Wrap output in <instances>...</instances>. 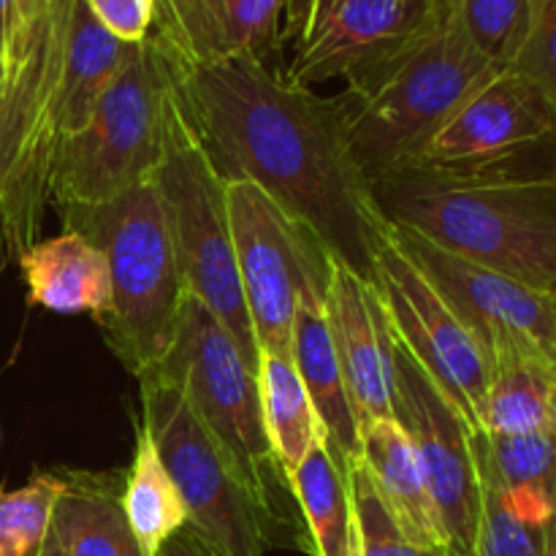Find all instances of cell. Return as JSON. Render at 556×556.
Here are the masks:
<instances>
[{
  "mask_svg": "<svg viewBox=\"0 0 556 556\" xmlns=\"http://www.w3.org/2000/svg\"><path fill=\"white\" fill-rule=\"evenodd\" d=\"M556 427V383L525 364L492 367L481 410V432L497 438L546 432Z\"/></svg>",
  "mask_w": 556,
  "mask_h": 556,
  "instance_id": "obj_26",
  "label": "cell"
},
{
  "mask_svg": "<svg viewBox=\"0 0 556 556\" xmlns=\"http://www.w3.org/2000/svg\"><path fill=\"white\" fill-rule=\"evenodd\" d=\"M258 391L264 427L271 451L291 483L313 445L326 434L313 400L288 356L261 353L258 356Z\"/></svg>",
  "mask_w": 556,
  "mask_h": 556,
  "instance_id": "obj_24",
  "label": "cell"
},
{
  "mask_svg": "<svg viewBox=\"0 0 556 556\" xmlns=\"http://www.w3.org/2000/svg\"><path fill=\"white\" fill-rule=\"evenodd\" d=\"M508 71L530 81L556 119V0H535L525 43Z\"/></svg>",
  "mask_w": 556,
  "mask_h": 556,
  "instance_id": "obj_33",
  "label": "cell"
},
{
  "mask_svg": "<svg viewBox=\"0 0 556 556\" xmlns=\"http://www.w3.org/2000/svg\"><path fill=\"white\" fill-rule=\"evenodd\" d=\"M324 304L358 429L396 418L394 331L378 288L331 258Z\"/></svg>",
  "mask_w": 556,
  "mask_h": 556,
  "instance_id": "obj_16",
  "label": "cell"
},
{
  "mask_svg": "<svg viewBox=\"0 0 556 556\" xmlns=\"http://www.w3.org/2000/svg\"><path fill=\"white\" fill-rule=\"evenodd\" d=\"M358 462L402 532L418 546L448 556L421 459L396 418L364 424Z\"/></svg>",
  "mask_w": 556,
  "mask_h": 556,
  "instance_id": "obj_17",
  "label": "cell"
},
{
  "mask_svg": "<svg viewBox=\"0 0 556 556\" xmlns=\"http://www.w3.org/2000/svg\"><path fill=\"white\" fill-rule=\"evenodd\" d=\"M394 407L396 421L421 459L445 552L448 556H472L483 516V483L476 454L478 432L396 340Z\"/></svg>",
  "mask_w": 556,
  "mask_h": 556,
  "instance_id": "obj_12",
  "label": "cell"
},
{
  "mask_svg": "<svg viewBox=\"0 0 556 556\" xmlns=\"http://www.w3.org/2000/svg\"><path fill=\"white\" fill-rule=\"evenodd\" d=\"M36 556H65L63 546H60V541H58V538H54V532H52V530H49L47 541L41 543V548H38V554H36Z\"/></svg>",
  "mask_w": 556,
  "mask_h": 556,
  "instance_id": "obj_38",
  "label": "cell"
},
{
  "mask_svg": "<svg viewBox=\"0 0 556 556\" xmlns=\"http://www.w3.org/2000/svg\"><path fill=\"white\" fill-rule=\"evenodd\" d=\"M556 144V119L541 92L514 71H500L467 98L407 166L434 172H497L525 166V157Z\"/></svg>",
  "mask_w": 556,
  "mask_h": 556,
  "instance_id": "obj_15",
  "label": "cell"
},
{
  "mask_svg": "<svg viewBox=\"0 0 556 556\" xmlns=\"http://www.w3.org/2000/svg\"><path fill=\"white\" fill-rule=\"evenodd\" d=\"M90 14L123 43H141L155 27V0H81Z\"/></svg>",
  "mask_w": 556,
  "mask_h": 556,
  "instance_id": "obj_34",
  "label": "cell"
},
{
  "mask_svg": "<svg viewBox=\"0 0 556 556\" xmlns=\"http://www.w3.org/2000/svg\"><path fill=\"white\" fill-rule=\"evenodd\" d=\"M372 195L391 226L556 293V161L472 174L402 166L375 177Z\"/></svg>",
  "mask_w": 556,
  "mask_h": 556,
  "instance_id": "obj_2",
  "label": "cell"
},
{
  "mask_svg": "<svg viewBox=\"0 0 556 556\" xmlns=\"http://www.w3.org/2000/svg\"><path fill=\"white\" fill-rule=\"evenodd\" d=\"M424 3H432V0H424Z\"/></svg>",
  "mask_w": 556,
  "mask_h": 556,
  "instance_id": "obj_41",
  "label": "cell"
},
{
  "mask_svg": "<svg viewBox=\"0 0 556 556\" xmlns=\"http://www.w3.org/2000/svg\"><path fill=\"white\" fill-rule=\"evenodd\" d=\"M71 0H47L14 58L0 90V244L20 258L38 242L52 204V172L63 144L58 123L65 25Z\"/></svg>",
  "mask_w": 556,
  "mask_h": 556,
  "instance_id": "obj_6",
  "label": "cell"
},
{
  "mask_svg": "<svg viewBox=\"0 0 556 556\" xmlns=\"http://www.w3.org/2000/svg\"><path fill=\"white\" fill-rule=\"evenodd\" d=\"M58 212L68 231L106 255L112 302L96 324L119 364L141 378L174 348L188 302L157 188L147 182L109 204L58 206Z\"/></svg>",
  "mask_w": 556,
  "mask_h": 556,
  "instance_id": "obj_4",
  "label": "cell"
},
{
  "mask_svg": "<svg viewBox=\"0 0 556 556\" xmlns=\"http://www.w3.org/2000/svg\"><path fill=\"white\" fill-rule=\"evenodd\" d=\"M0 90H3V49H0Z\"/></svg>",
  "mask_w": 556,
  "mask_h": 556,
  "instance_id": "obj_39",
  "label": "cell"
},
{
  "mask_svg": "<svg viewBox=\"0 0 556 556\" xmlns=\"http://www.w3.org/2000/svg\"><path fill=\"white\" fill-rule=\"evenodd\" d=\"M152 185L166 210L188 296L220 320L244 362L258 372V345L239 282L226 179L206 152L185 98Z\"/></svg>",
  "mask_w": 556,
  "mask_h": 556,
  "instance_id": "obj_9",
  "label": "cell"
},
{
  "mask_svg": "<svg viewBox=\"0 0 556 556\" xmlns=\"http://www.w3.org/2000/svg\"><path fill=\"white\" fill-rule=\"evenodd\" d=\"M119 503H123L130 530L150 556L161 554L163 543L188 525V508L144 424L136 432L134 462L123 483Z\"/></svg>",
  "mask_w": 556,
  "mask_h": 556,
  "instance_id": "obj_25",
  "label": "cell"
},
{
  "mask_svg": "<svg viewBox=\"0 0 556 556\" xmlns=\"http://www.w3.org/2000/svg\"><path fill=\"white\" fill-rule=\"evenodd\" d=\"M157 556H226L212 541H206L195 527L185 525L177 535L163 543Z\"/></svg>",
  "mask_w": 556,
  "mask_h": 556,
  "instance_id": "obj_36",
  "label": "cell"
},
{
  "mask_svg": "<svg viewBox=\"0 0 556 556\" xmlns=\"http://www.w3.org/2000/svg\"><path fill=\"white\" fill-rule=\"evenodd\" d=\"M141 383V424L188 508V525L226 556H264L275 546L313 552L309 541L271 514L239 478L226 451L195 418L179 386L161 372Z\"/></svg>",
  "mask_w": 556,
  "mask_h": 556,
  "instance_id": "obj_8",
  "label": "cell"
},
{
  "mask_svg": "<svg viewBox=\"0 0 556 556\" xmlns=\"http://www.w3.org/2000/svg\"><path fill=\"white\" fill-rule=\"evenodd\" d=\"M226 195L239 282L258 356L277 353L291 358L299 293L307 286H329L331 255L258 185L226 179Z\"/></svg>",
  "mask_w": 556,
  "mask_h": 556,
  "instance_id": "obj_10",
  "label": "cell"
},
{
  "mask_svg": "<svg viewBox=\"0 0 556 556\" xmlns=\"http://www.w3.org/2000/svg\"><path fill=\"white\" fill-rule=\"evenodd\" d=\"M552 299H554V307H556V293H554V296H552Z\"/></svg>",
  "mask_w": 556,
  "mask_h": 556,
  "instance_id": "obj_40",
  "label": "cell"
},
{
  "mask_svg": "<svg viewBox=\"0 0 556 556\" xmlns=\"http://www.w3.org/2000/svg\"><path fill=\"white\" fill-rule=\"evenodd\" d=\"M462 22L456 0L427 20L337 96L353 152L369 179L407 166L445 119L500 74Z\"/></svg>",
  "mask_w": 556,
  "mask_h": 556,
  "instance_id": "obj_3",
  "label": "cell"
},
{
  "mask_svg": "<svg viewBox=\"0 0 556 556\" xmlns=\"http://www.w3.org/2000/svg\"><path fill=\"white\" fill-rule=\"evenodd\" d=\"M348 472H351L353 503H356L358 530H362V556H445L418 546L402 532V527L375 492L362 462H348Z\"/></svg>",
  "mask_w": 556,
  "mask_h": 556,
  "instance_id": "obj_32",
  "label": "cell"
},
{
  "mask_svg": "<svg viewBox=\"0 0 556 556\" xmlns=\"http://www.w3.org/2000/svg\"><path fill=\"white\" fill-rule=\"evenodd\" d=\"M315 556H362L356 503L348 459L329 434L313 445L291 478Z\"/></svg>",
  "mask_w": 556,
  "mask_h": 556,
  "instance_id": "obj_21",
  "label": "cell"
},
{
  "mask_svg": "<svg viewBox=\"0 0 556 556\" xmlns=\"http://www.w3.org/2000/svg\"><path fill=\"white\" fill-rule=\"evenodd\" d=\"M391 233L472 331L489 367L525 364L556 383V307L548 293L445 253L407 228L391 226Z\"/></svg>",
  "mask_w": 556,
  "mask_h": 556,
  "instance_id": "obj_11",
  "label": "cell"
},
{
  "mask_svg": "<svg viewBox=\"0 0 556 556\" xmlns=\"http://www.w3.org/2000/svg\"><path fill=\"white\" fill-rule=\"evenodd\" d=\"M372 286L383 299L394 340L427 369L467 424L481 432L483 400L492 380L486 353L438 288L407 258L394 233L380 250Z\"/></svg>",
  "mask_w": 556,
  "mask_h": 556,
  "instance_id": "obj_13",
  "label": "cell"
},
{
  "mask_svg": "<svg viewBox=\"0 0 556 556\" xmlns=\"http://www.w3.org/2000/svg\"><path fill=\"white\" fill-rule=\"evenodd\" d=\"M476 454L481 476L519 519L556 530V427L519 438L478 432Z\"/></svg>",
  "mask_w": 556,
  "mask_h": 556,
  "instance_id": "obj_20",
  "label": "cell"
},
{
  "mask_svg": "<svg viewBox=\"0 0 556 556\" xmlns=\"http://www.w3.org/2000/svg\"><path fill=\"white\" fill-rule=\"evenodd\" d=\"M182 109L177 58L150 36L92 109L79 134L60 144L49 199L54 206H96L152 182Z\"/></svg>",
  "mask_w": 556,
  "mask_h": 556,
  "instance_id": "obj_5",
  "label": "cell"
},
{
  "mask_svg": "<svg viewBox=\"0 0 556 556\" xmlns=\"http://www.w3.org/2000/svg\"><path fill=\"white\" fill-rule=\"evenodd\" d=\"M20 269L30 291V302L52 313L103 315L112 302L106 255L85 239L68 231L41 239L20 255Z\"/></svg>",
  "mask_w": 556,
  "mask_h": 556,
  "instance_id": "obj_19",
  "label": "cell"
},
{
  "mask_svg": "<svg viewBox=\"0 0 556 556\" xmlns=\"http://www.w3.org/2000/svg\"><path fill=\"white\" fill-rule=\"evenodd\" d=\"M434 3V0H432ZM424 0H291L280 49L286 81L313 90L353 79L400 47L432 11Z\"/></svg>",
  "mask_w": 556,
  "mask_h": 556,
  "instance_id": "obj_14",
  "label": "cell"
},
{
  "mask_svg": "<svg viewBox=\"0 0 556 556\" xmlns=\"http://www.w3.org/2000/svg\"><path fill=\"white\" fill-rule=\"evenodd\" d=\"M481 483L483 516L472 556H556L554 527H541L519 519L483 476Z\"/></svg>",
  "mask_w": 556,
  "mask_h": 556,
  "instance_id": "obj_31",
  "label": "cell"
},
{
  "mask_svg": "<svg viewBox=\"0 0 556 556\" xmlns=\"http://www.w3.org/2000/svg\"><path fill=\"white\" fill-rule=\"evenodd\" d=\"M123 489L109 476L74 472L54 505L52 532L65 556H150L125 519Z\"/></svg>",
  "mask_w": 556,
  "mask_h": 556,
  "instance_id": "obj_23",
  "label": "cell"
},
{
  "mask_svg": "<svg viewBox=\"0 0 556 556\" xmlns=\"http://www.w3.org/2000/svg\"><path fill=\"white\" fill-rule=\"evenodd\" d=\"M43 3L47 0H20V14H22V22H33L38 16V11L43 9Z\"/></svg>",
  "mask_w": 556,
  "mask_h": 556,
  "instance_id": "obj_37",
  "label": "cell"
},
{
  "mask_svg": "<svg viewBox=\"0 0 556 556\" xmlns=\"http://www.w3.org/2000/svg\"><path fill=\"white\" fill-rule=\"evenodd\" d=\"M177 65L185 106L223 179L258 185L331 258L375 282L391 223L353 152L337 98L291 85L255 58H177Z\"/></svg>",
  "mask_w": 556,
  "mask_h": 556,
  "instance_id": "obj_1",
  "label": "cell"
},
{
  "mask_svg": "<svg viewBox=\"0 0 556 556\" xmlns=\"http://www.w3.org/2000/svg\"><path fill=\"white\" fill-rule=\"evenodd\" d=\"M155 36L182 63L217 60V0H155Z\"/></svg>",
  "mask_w": 556,
  "mask_h": 556,
  "instance_id": "obj_30",
  "label": "cell"
},
{
  "mask_svg": "<svg viewBox=\"0 0 556 556\" xmlns=\"http://www.w3.org/2000/svg\"><path fill=\"white\" fill-rule=\"evenodd\" d=\"M150 372L166 375L179 386L195 418L226 451L244 486L309 541L307 527L296 525L291 516L296 497L266 434L258 372L244 362L220 320L188 296L174 348Z\"/></svg>",
  "mask_w": 556,
  "mask_h": 556,
  "instance_id": "obj_7",
  "label": "cell"
},
{
  "mask_svg": "<svg viewBox=\"0 0 556 556\" xmlns=\"http://www.w3.org/2000/svg\"><path fill=\"white\" fill-rule=\"evenodd\" d=\"M65 478L38 472L22 489L0 492V556H36L52 530Z\"/></svg>",
  "mask_w": 556,
  "mask_h": 556,
  "instance_id": "obj_27",
  "label": "cell"
},
{
  "mask_svg": "<svg viewBox=\"0 0 556 556\" xmlns=\"http://www.w3.org/2000/svg\"><path fill=\"white\" fill-rule=\"evenodd\" d=\"M291 0H217L220 58H255L280 49Z\"/></svg>",
  "mask_w": 556,
  "mask_h": 556,
  "instance_id": "obj_28",
  "label": "cell"
},
{
  "mask_svg": "<svg viewBox=\"0 0 556 556\" xmlns=\"http://www.w3.org/2000/svg\"><path fill=\"white\" fill-rule=\"evenodd\" d=\"M27 27L30 22H22L20 14V0H0V49H3V68L11 58L16 54V49L22 47L27 36Z\"/></svg>",
  "mask_w": 556,
  "mask_h": 556,
  "instance_id": "obj_35",
  "label": "cell"
},
{
  "mask_svg": "<svg viewBox=\"0 0 556 556\" xmlns=\"http://www.w3.org/2000/svg\"><path fill=\"white\" fill-rule=\"evenodd\" d=\"M535 0H456L472 41L500 68H508L525 43Z\"/></svg>",
  "mask_w": 556,
  "mask_h": 556,
  "instance_id": "obj_29",
  "label": "cell"
},
{
  "mask_svg": "<svg viewBox=\"0 0 556 556\" xmlns=\"http://www.w3.org/2000/svg\"><path fill=\"white\" fill-rule=\"evenodd\" d=\"M130 47L134 43L114 38L81 0H71L58 96V123L63 141L85 128L96 103L128 60Z\"/></svg>",
  "mask_w": 556,
  "mask_h": 556,
  "instance_id": "obj_22",
  "label": "cell"
},
{
  "mask_svg": "<svg viewBox=\"0 0 556 556\" xmlns=\"http://www.w3.org/2000/svg\"><path fill=\"white\" fill-rule=\"evenodd\" d=\"M326 288L307 286L299 293L296 318L291 331V362L313 400L326 434L334 440L348 462L362 454V429L342 380L340 358L326 318Z\"/></svg>",
  "mask_w": 556,
  "mask_h": 556,
  "instance_id": "obj_18",
  "label": "cell"
}]
</instances>
